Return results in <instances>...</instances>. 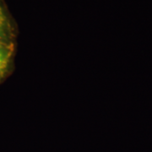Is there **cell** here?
<instances>
[{
  "label": "cell",
  "mask_w": 152,
  "mask_h": 152,
  "mask_svg": "<svg viewBox=\"0 0 152 152\" xmlns=\"http://www.w3.org/2000/svg\"><path fill=\"white\" fill-rule=\"evenodd\" d=\"M8 28V21L6 18L5 14L3 10V8L0 4V38L2 39L3 37L4 36L6 31Z\"/></svg>",
  "instance_id": "cell-2"
},
{
  "label": "cell",
  "mask_w": 152,
  "mask_h": 152,
  "mask_svg": "<svg viewBox=\"0 0 152 152\" xmlns=\"http://www.w3.org/2000/svg\"><path fill=\"white\" fill-rule=\"evenodd\" d=\"M12 47L0 38V78L4 75L10 64Z\"/></svg>",
  "instance_id": "cell-1"
}]
</instances>
